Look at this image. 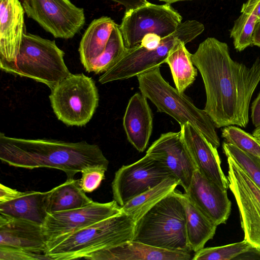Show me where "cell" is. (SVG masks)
<instances>
[{
    "instance_id": "6da1fadb",
    "label": "cell",
    "mask_w": 260,
    "mask_h": 260,
    "mask_svg": "<svg viewBox=\"0 0 260 260\" xmlns=\"http://www.w3.org/2000/svg\"><path fill=\"white\" fill-rule=\"evenodd\" d=\"M191 59L204 82V110L215 127H246L251 100L260 82V59L247 66L232 58L226 43L208 37L191 54Z\"/></svg>"
},
{
    "instance_id": "7a4b0ae2",
    "label": "cell",
    "mask_w": 260,
    "mask_h": 260,
    "mask_svg": "<svg viewBox=\"0 0 260 260\" xmlns=\"http://www.w3.org/2000/svg\"><path fill=\"white\" fill-rule=\"evenodd\" d=\"M0 159L9 166L27 169H56L67 179L85 169L107 170L109 161L99 146L86 141L69 142L51 139H26L0 134Z\"/></svg>"
},
{
    "instance_id": "3957f363",
    "label": "cell",
    "mask_w": 260,
    "mask_h": 260,
    "mask_svg": "<svg viewBox=\"0 0 260 260\" xmlns=\"http://www.w3.org/2000/svg\"><path fill=\"white\" fill-rule=\"evenodd\" d=\"M136 221L122 212L47 242L50 260L84 258L87 255L133 239Z\"/></svg>"
},
{
    "instance_id": "277c9868",
    "label": "cell",
    "mask_w": 260,
    "mask_h": 260,
    "mask_svg": "<svg viewBox=\"0 0 260 260\" xmlns=\"http://www.w3.org/2000/svg\"><path fill=\"white\" fill-rule=\"evenodd\" d=\"M180 192L174 190L137 221L133 240L164 249L190 252Z\"/></svg>"
},
{
    "instance_id": "5b68a950",
    "label": "cell",
    "mask_w": 260,
    "mask_h": 260,
    "mask_svg": "<svg viewBox=\"0 0 260 260\" xmlns=\"http://www.w3.org/2000/svg\"><path fill=\"white\" fill-rule=\"evenodd\" d=\"M140 92L157 111L173 118L180 126L189 123L217 148L220 140L215 126L204 109L197 108L191 99L173 87L162 77L160 66L138 75Z\"/></svg>"
},
{
    "instance_id": "8992f818",
    "label": "cell",
    "mask_w": 260,
    "mask_h": 260,
    "mask_svg": "<svg viewBox=\"0 0 260 260\" xmlns=\"http://www.w3.org/2000/svg\"><path fill=\"white\" fill-rule=\"evenodd\" d=\"M54 41L24 34L15 63L5 72L31 78L51 90L71 73Z\"/></svg>"
},
{
    "instance_id": "52a82bcc",
    "label": "cell",
    "mask_w": 260,
    "mask_h": 260,
    "mask_svg": "<svg viewBox=\"0 0 260 260\" xmlns=\"http://www.w3.org/2000/svg\"><path fill=\"white\" fill-rule=\"evenodd\" d=\"M201 22L188 20L182 22L176 30L161 38L159 46L153 50L147 49L140 44L127 48L122 55L107 71L99 78L101 84L128 79L166 63L169 51L177 38L188 43L204 30Z\"/></svg>"
},
{
    "instance_id": "ba28073f",
    "label": "cell",
    "mask_w": 260,
    "mask_h": 260,
    "mask_svg": "<svg viewBox=\"0 0 260 260\" xmlns=\"http://www.w3.org/2000/svg\"><path fill=\"white\" fill-rule=\"evenodd\" d=\"M49 99L58 120L68 126H82L91 119L98 106V90L92 78L71 74L51 90Z\"/></svg>"
},
{
    "instance_id": "9c48e42d",
    "label": "cell",
    "mask_w": 260,
    "mask_h": 260,
    "mask_svg": "<svg viewBox=\"0 0 260 260\" xmlns=\"http://www.w3.org/2000/svg\"><path fill=\"white\" fill-rule=\"evenodd\" d=\"M182 17L170 4L145 5L125 12L119 25L124 44L130 48L140 44L149 33L161 38L174 32L182 23Z\"/></svg>"
},
{
    "instance_id": "30bf717a",
    "label": "cell",
    "mask_w": 260,
    "mask_h": 260,
    "mask_svg": "<svg viewBox=\"0 0 260 260\" xmlns=\"http://www.w3.org/2000/svg\"><path fill=\"white\" fill-rule=\"evenodd\" d=\"M25 13L56 38H73L85 22L84 10L70 0H22Z\"/></svg>"
},
{
    "instance_id": "8fae6325",
    "label": "cell",
    "mask_w": 260,
    "mask_h": 260,
    "mask_svg": "<svg viewBox=\"0 0 260 260\" xmlns=\"http://www.w3.org/2000/svg\"><path fill=\"white\" fill-rule=\"evenodd\" d=\"M172 176L164 165L146 154L132 164L122 166L115 172L111 184L114 200L122 207Z\"/></svg>"
},
{
    "instance_id": "7c38bea8",
    "label": "cell",
    "mask_w": 260,
    "mask_h": 260,
    "mask_svg": "<svg viewBox=\"0 0 260 260\" xmlns=\"http://www.w3.org/2000/svg\"><path fill=\"white\" fill-rule=\"evenodd\" d=\"M229 188L239 211L244 239L260 249V189L236 161L227 156Z\"/></svg>"
},
{
    "instance_id": "4fadbf2b",
    "label": "cell",
    "mask_w": 260,
    "mask_h": 260,
    "mask_svg": "<svg viewBox=\"0 0 260 260\" xmlns=\"http://www.w3.org/2000/svg\"><path fill=\"white\" fill-rule=\"evenodd\" d=\"M122 212L115 201L101 203L93 202L84 207L48 213L42 225L47 242Z\"/></svg>"
},
{
    "instance_id": "5bb4252c",
    "label": "cell",
    "mask_w": 260,
    "mask_h": 260,
    "mask_svg": "<svg viewBox=\"0 0 260 260\" xmlns=\"http://www.w3.org/2000/svg\"><path fill=\"white\" fill-rule=\"evenodd\" d=\"M146 154L164 165L179 180L186 192L197 169L180 131L162 134L147 150Z\"/></svg>"
},
{
    "instance_id": "9a60e30c",
    "label": "cell",
    "mask_w": 260,
    "mask_h": 260,
    "mask_svg": "<svg viewBox=\"0 0 260 260\" xmlns=\"http://www.w3.org/2000/svg\"><path fill=\"white\" fill-rule=\"evenodd\" d=\"M194 206L216 225L225 223L231 211L232 203L223 190L198 169L193 174L188 191L185 192Z\"/></svg>"
},
{
    "instance_id": "2e32d148",
    "label": "cell",
    "mask_w": 260,
    "mask_h": 260,
    "mask_svg": "<svg viewBox=\"0 0 260 260\" xmlns=\"http://www.w3.org/2000/svg\"><path fill=\"white\" fill-rule=\"evenodd\" d=\"M24 13L19 0H0V68L4 72L16 61L25 34Z\"/></svg>"
},
{
    "instance_id": "e0dca14e",
    "label": "cell",
    "mask_w": 260,
    "mask_h": 260,
    "mask_svg": "<svg viewBox=\"0 0 260 260\" xmlns=\"http://www.w3.org/2000/svg\"><path fill=\"white\" fill-rule=\"evenodd\" d=\"M180 127L182 138L197 169L221 189L227 191L228 180L221 169L217 148L190 123Z\"/></svg>"
},
{
    "instance_id": "ac0fdd59",
    "label": "cell",
    "mask_w": 260,
    "mask_h": 260,
    "mask_svg": "<svg viewBox=\"0 0 260 260\" xmlns=\"http://www.w3.org/2000/svg\"><path fill=\"white\" fill-rule=\"evenodd\" d=\"M47 245L42 225L0 214V246L46 254Z\"/></svg>"
},
{
    "instance_id": "d6986e66",
    "label": "cell",
    "mask_w": 260,
    "mask_h": 260,
    "mask_svg": "<svg viewBox=\"0 0 260 260\" xmlns=\"http://www.w3.org/2000/svg\"><path fill=\"white\" fill-rule=\"evenodd\" d=\"M190 252L172 251L133 240L87 255L90 260H189Z\"/></svg>"
},
{
    "instance_id": "ffe728a7",
    "label": "cell",
    "mask_w": 260,
    "mask_h": 260,
    "mask_svg": "<svg viewBox=\"0 0 260 260\" xmlns=\"http://www.w3.org/2000/svg\"><path fill=\"white\" fill-rule=\"evenodd\" d=\"M123 126L129 142L139 152H143L152 134L153 113L147 99L141 92L136 93L129 99Z\"/></svg>"
},
{
    "instance_id": "44dd1931",
    "label": "cell",
    "mask_w": 260,
    "mask_h": 260,
    "mask_svg": "<svg viewBox=\"0 0 260 260\" xmlns=\"http://www.w3.org/2000/svg\"><path fill=\"white\" fill-rule=\"evenodd\" d=\"M116 24L110 17L103 16L93 20L84 32L79 52L81 62L87 72H91L95 61L107 50Z\"/></svg>"
},
{
    "instance_id": "7402d4cb",
    "label": "cell",
    "mask_w": 260,
    "mask_h": 260,
    "mask_svg": "<svg viewBox=\"0 0 260 260\" xmlns=\"http://www.w3.org/2000/svg\"><path fill=\"white\" fill-rule=\"evenodd\" d=\"M50 190L23 192L18 197L0 203V214L43 225L48 216Z\"/></svg>"
},
{
    "instance_id": "603a6c76",
    "label": "cell",
    "mask_w": 260,
    "mask_h": 260,
    "mask_svg": "<svg viewBox=\"0 0 260 260\" xmlns=\"http://www.w3.org/2000/svg\"><path fill=\"white\" fill-rule=\"evenodd\" d=\"M186 215V232L188 246L194 252L203 248L212 239L216 225L192 203L185 193L180 192Z\"/></svg>"
},
{
    "instance_id": "cb8c5ba5",
    "label": "cell",
    "mask_w": 260,
    "mask_h": 260,
    "mask_svg": "<svg viewBox=\"0 0 260 260\" xmlns=\"http://www.w3.org/2000/svg\"><path fill=\"white\" fill-rule=\"evenodd\" d=\"M186 42L177 38L169 51L166 63L170 67L176 88L181 93L189 87L198 75L191 54L185 47Z\"/></svg>"
},
{
    "instance_id": "d4e9b609",
    "label": "cell",
    "mask_w": 260,
    "mask_h": 260,
    "mask_svg": "<svg viewBox=\"0 0 260 260\" xmlns=\"http://www.w3.org/2000/svg\"><path fill=\"white\" fill-rule=\"evenodd\" d=\"M93 201L87 196L80 185V179H67L50 190L48 213L81 208Z\"/></svg>"
},
{
    "instance_id": "484cf974",
    "label": "cell",
    "mask_w": 260,
    "mask_h": 260,
    "mask_svg": "<svg viewBox=\"0 0 260 260\" xmlns=\"http://www.w3.org/2000/svg\"><path fill=\"white\" fill-rule=\"evenodd\" d=\"M178 185H180L179 180L174 176H170L129 201L121 207V211L130 215L136 222L156 203L175 190Z\"/></svg>"
},
{
    "instance_id": "4316f807",
    "label": "cell",
    "mask_w": 260,
    "mask_h": 260,
    "mask_svg": "<svg viewBox=\"0 0 260 260\" xmlns=\"http://www.w3.org/2000/svg\"><path fill=\"white\" fill-rule=\"evenodd\" d=\"M260 20L255 16L247 13H241L234 21L230 30V37L233 40L235 49L241 52L252 45L253 35L255 26Z\"/></svg>"
},
{
    "instance_id": "83f0119b",
    "label": "cell",
    "mask_w": 260,
    "mask_h": 260,
    "mask_svg": "<svg viewBox=\"0 0 260 260\" xmlns=\"http://www.w3.org/2000/svg\"><path fill=\"white\" fill-rule=\"evenodd\" d=\"M254 247L248 241L225 245L203 248L195 252L193 260H231L236 258Z\"/></svg>"
},
{
    "instance_id": "f1b7e54d",
    "label": "cell",
    "mask_w": 260,
    "mask_h": 260,
    "mask_svg": "<svg viewBox=\"0 0 260 260\" xmlns=\"http://www.w3.org/2000/svg\"><path fill=\"white\" fill-rule=\"evenodd\" d=\"M222 149L226 157L232 158L260 189V157L243 151L226 142H223Z\"/></svg>"
},
{
    "instance_id": "f546056e",
    "label": "cell",
    "mask_w": 260,
    "mask_h": 260,
    "mask_svg": "<svg viewBox=\"0 0 260 260\" xmlns=\"http://www.w3.org/2000/svg\"><path fill=\"white\" fill-rule=\"evenodd\" d=\"M221 137L241 150L260 157V143L252 135L236 125L224 127Z\"/></svg>"
},
{
    "instance_id": "4dcf8cb0",
    "label": "cell",
    "mask_w": 260,
    "mask_h": 260,
    "mask_svg": "<svg viewBox=\"0 0 260 260\" xmlns=\"http://www.w3.org/2000/svg\"><path fill=\"white\" fill-rule=\"evenodd\" d=\"M106 169L103 167H94L87 168L81 172L80 185L85 192H91L99 187L105 179Z\"/></svg>"
},
{
    "instance_id": "1f68e13d",
    "label": "cell",
    "mask_w": 260,
    "mask_h": 260,
    "mask_svg": "<svg viewBox=\"0 0 260 260\" xmlns=\"http://www.w3.org/2000/svg\"><path fill=\"white\" fill-rule=\"evenodd\" d=\"M50 258L45 254L38 253L22 249L0 246V260H41Z\"/></svg>"
},
{
    "instance_id": "d6a6232c",
    "label": "cell",
    "mask_w": 260,
    "mask_h": 260,
    "mask_svg": "<svg viewBox=\"0 0 260 260\" xmlns=\"http://www.w3.org/2000/svg\"><path fill=\"white\" fill-rule=\"evenodd\" d=\"M161 40V38L158 35L149 33L143 38L140 45L147 49L153 50L159 46Z\"/></svg>"
},
{
    "instance_id": "836d02e7",
    "label": "cell",
    "mask_w": 260,
    "mask_h": 260,
    "mask_svg": "<svg viewBox=\"0 0 260 260\" xmlns=\"http://www.w3.org/2000/svg\"><path fill=\"white\" fill-rule=\"evenodd\" d=\"M241 12L252 14L260 20V0H247L243 4Z\"/></svg>"
},
{
    "instance_id": "e575fe53",
    "label": "cell",
    "mask_w": 260,
    "mask_h": 260,
    "mask_svg": "<svg viewBox=\"0 0 260 260\" xmlns=\"http://www.w3.org/2000/svg\"><path fill=\"white\" fill-rule=\"evenodd\" d=\"M22 192L7 187L1 183L0 185V203L12 200L21 195Z\"/></svg>"
},
{
    "instance_id": "d590c367",
    "label": "cell",
    "mask_w": 260,
    "mask_h": 260,
    "mask_svg": "<svg viewBox=\"0 0 260 260\" xmlns=\"http://www.w3.org/2000/svg\"><path fill=\"white\" fill-rule=\"evenodd\" d=\"M251 112L252 124L255 128L260 127V92L252 103Z\"/></svg>"
},
{
    "instance_id": "8d00e7d4",
    "label": "cell",
    "mask_w": 260,
    "mask_h": 260,
    "mask_svg": "<svg viewBox=\"0 0 260 260\" xmlns=\"http://www.w3.org/2000/svg\"><path fill=\"white\" fill-rule=\"evenodd\" d=\"M122 5L125 8V12L129 11L143 6L149 2L147 0H110Z\"/></svg>"
},
{
    "instance_id": "74e56055",
    "label": "cell",
    "mask_w": 260,
    "mask_h": 260,
    "mask_svg": "<svg viewBox=\"0 0 260 260\" xmlns=\"http://www.w3.org/2000/svg\"><path fill=\"white\" fill-rule=\"evenodd\" d=\"M236 259H260V249L253 247L239 256Z\"/></svg>"
},
{
    "instance_id": "f35d334b",
    "label": "cell",
    "mask_w": 260,
    "mask_h": 260,
    "mask_svg": "<svg viewBox=\"0 0 260 260\" xmlns=\"http://www.w3.org/2000/svg\"><path fill=\"white\" fill-rule=\"evenodd\" d=\"M252 45L260 47V21L256 24L253 35Z\"/></svg>"
},
{
    "instance_id": "ab89813d",
    "label": "cell",
    "mask_w": 260,
    "mask_h": 260,
    "mask_svg": "<svg viewBox=\"0 0 260 260\" xmlns=\"http://www.w3.org/2000/svg\"><path fill=\"white\" fill-rule=\"evenodd\" d=\"M260 143V127L255 128L252 134Z\"/></svg>"
},
{
    "instance_id": "60d3db41",
    "label": "cell",
    "mask_w": 260,
    "mask_h": 260,
    "mask_svg": "<svg viewBox=\"0 0 260 260\" xmlns=\"http://www.w3.org/2000/svg\"><path fill=\"white\" fill-rule=\"evenodd\" d=\"M161 2H165L166 3L168 4H172L174 3L180 2V1H190V0H158Z\"/></svg>"
}]
</instances>
